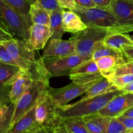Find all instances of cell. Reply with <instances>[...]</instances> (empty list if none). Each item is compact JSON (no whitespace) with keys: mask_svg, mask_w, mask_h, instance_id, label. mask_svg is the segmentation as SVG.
Returning a JSON list of instances; mask_svg holds the SVG:
<instances>
[{"mask_svg":"<svg viewBox=\"0 0 133 133\" xmlns=\"http://www.w3.org/2000/svg\"><path fill=\"white\" fill-rule=\"evenodd\" d=\"M81 18L87 26L108 29L112 34H126L133 31L132 27H121L116 18L107 7L95 6L85 8L76 5L72 10Z\"/></svg>","mask_w":133,"mask_h":133,"instance_id":"1","label":"cell"},{"mask_svg":"<svg viewBox=\"0 0 133 133\" xmlns=\"http://www.w3.org/2000/svg\"><path fill=\"white\" fill-rule=\"evenodd\" d=\"M121 93H123L121 90H116L84 100L80 99L73 103L66 104L60 108L58 116L61 118H68L96 114L112 98Z\"/></svg>","mask_w":133,"mask_h":133,"instance_id":"2","label":"cell"},{"mask_svg":"<svg viewBox=\"0 0 133 133\" xmlns=\"http://www.w3.org/2000/svg\"><path fill=\"white\" fill-rule=\"evenodd\" d=\"M112 34L106 29L87 26L83 31L70 38L74 44L76 53L82 57L91 58L94 51L102 43L107 35Z\"/></svg>","mask_w":133,"mask_h":133,"instance_id":"3","label":"cell"},{"mask_svg":"<svg viewBox=\"0 0 133 133\" xmlns=\"http://www.w3.org/2000/svg\"><path fill=\"white\" fill-rule=\"evenodd\" d=\"M49 79H34L31 87L15 103L10 129L21 117L37 103L43 94L50 87Z\"/></svg>","mask_w":133,"mask_h":133,"instance_id":"4","label":"cell"},{"mask_svg":"<svg viewBox=\"0 0 133 133\" xmlns=\"http://www.w3.org/2000/svg\"><path fill=\"white\" fill-rule=\"evenodd\" d=\"M7 51L22 70H29L38 62L36 51L32 49L27 40L14 37L2 42Z\"/></svg>","mask_w":133,"mask_h":133,"instance_id":"5","label":"cell"},{"mask_svg":"<svg viewBox=\"0 0 133 133\" xmlns=\"http://www.w3.org/2000/svg\"><path fill=\"white\" fill-rule=\"evenodd\" d=\"M59 109L53 102L48 89L46 90L37 103L35 109L37 122L48 131L57 127L62 123L61 118L58 116Z\"/></svg>","mask_w":133,"mask_h":133,"instance_id":"6","label":"cell"},{"mask_svg":"<svg viewBox=\"0 0 133 133\" xmlns=\"http://www.w3.org/2000/svg\"><path fill=\"white\" fill-rule=\"evenodd\" d=\"M44 66L51 77L69 75L74 68L89 58L82 57L77 53L58 58H43Z\"/></svg>","mask_w":133,"mask_h":133,"instance_id":"7","label":"cell"},{"mask_svg":"<svg viewBox=\"0 0 133 133\" xmlns=\"http://www.w3.org/2000/svg\"><path fill=\"white\" fill-rule=\"evenodd\" d=\"M0 16L11 29L15 37L27 41L29 26L23 17L4 0H0Z\"/></svg>","mask_w":133,"mask_h":133,"instance_id":"8","label":"cell"},{"mask_svg":"<svg viewBox=\"0 0 133 133\" xmlns=\"http://www.w3.org/2000/svg\"><path fill=\"white\" fill-rule=\"evenodd\" d=\"M94 83L95 82L80 84L72 82L69 84L62 88H53L50 87L48 90L56 106L61 108L69 103L76 97L84 94Z\"/></svg>","mask_w":133,"mask_h":133,"instance_id":"9","label":"cell"},{"mask_svg":"<svg viewBox=\"0 0 133 133\" xmlns=\"http://www.w3.org/2000/svg\"><path fill=\"white\" fill-rule=\"evenodd\" d=\"M69 76L73 83L83 84L96 82L104 75L98 68L96 62L89 58L74 68Z\"/></svg>","mask_w":133,"mask_h":133,"instance_id":"10","label":"cell"},{"mask_svg":"<svg viewBox=\"0 0 133 133\" xmlns=\"http://www.w3.org/2000/svg\"><path fill=\"white\" fill-rule=\"evenodd\" d=\"M133 106V93H121L112 98L99 114L108 118H117Z\"/></svg>","mask_w":133,"mask_h":133,"instance_id":"11","label":"cell"},{"mask_svg":"<svg viewBox=\"0 0 133 133\" xmlns=\"http://www.w3.org/2000/svg\"><path fill=\"white\" fill-rule=\"evenodd\" d=\"M121 27L133 26V1L113 0L108 6Z\"/></svg>","mask_w":133,"mask_h":133,"instance_id":"12","label":"cell"},{"mask_svg":"<svg viewBox=\"0 0 133 133\" xmlns=\"http://www.w3.org/2000/svg\"><path fill=\"white\" fill-rule=\"evenodd\" d=\"M34 79L36 77L29 70H21L10 87V103L15 104L31 87Z\"/></svg>","mask_w":133,"mask_h":133,"instance_id":"13","label":"cell"},{"mask_svg":"<svg viewBox=\"0 0 133 133\" xmlns=\"http://www.w3.org/2000/svg\"><path fill=\"white\" fill-rule=\"evenodd\" d=\"M76 49L71 40L50 38L43 53V58H58L74 54Z\"/></svg>","mask_w":133,"mask_h":133,"instance_id":"14","label":"cell"},{"mask_svg":"<svg viewBox=\"0 0 133 133\" xmlns=\"http://www.w3.org/2000/svg\"><path fill=\"white\" fill-rule=\"evenodd\" d=\"M52 35L50 27L33 23L29 29L27 42L34 50H40L45 47Z\"/></svg>","mask_w":133,"mask_h":133,"instance_id":"15","label":"cell"},{"mask_svg":"<svg viewBox=\"0 0 133 133\" xmlns=\"http://www.w3.org/2000/svg\"><path fill=\"white\" fill-rule=\"evenodd\" d=\"M36 105L33 107L9 130L8 133H34L42 127L35 118Z\"/></svg>","mask_w":133,"mask_h":133,"instance_id":"16","label":"cell"},{"mask_svg":"<svg viewBox=\"0 0 133 133\" xmlns=\"http://www.w3.org/2000/svg\"><path fill=\"white\" fill-rule=\"evenodd\" d=\"M62 23L64 32H70L74 35L87 27L80 17L72 10H63Z\"/></svg>","mask_w":133,"mask_h":133,"instance_id":"17","label":"cell"},{"mask_svg":"<svg viewBox=\"0 0 133 133\" xmlns=\"http://www.w3.org/2000/svg\"><path fill=\"white\" fill-rule=\"evenodd\" d=\"M119 90L113 83L108 78L103 77L94 83L88 88L86 93L84 94L80 100H84L90 97L99 96L103 94L108 93L111 91Z\"/></svg>","mask_w":133,"mask_h":133,"instance_id":"18","label":"cell"},{"mask_svg":"<svg viewBox=\"0 0 133 133\" xmlns=\"http://www.w3.org/2000/svg\"><path fill=\"white\" fill-rule=\"evenodd\" d=\"M82 118L89 133H104L111 119L99 113L85 116Z\"/></svg>","mask_w":133,"mask_h":133,"instance_id":"19","label":"cell"},{"mask_svg":"<svg viewBox=\"0 0 133 133\" xmlns=\"http://www.w3.org/2000/svg\"><path fill=\"white\" fill-rule=\"evenodd\" d=\"M29 15L32 24L35 23L50 27V12L38 1L30 5Z\"/></svg>","mask_w":133,"mask_h":133,"instance_id":"20","label":"cell"},{"mask_svg":"<svg viewBox=\"0 0 133 133\" xmlns=\"http://www.w3.org/2000/svg\"><path fill=\"white\" fill-rule=\"evenodd\" d=\"M21 70L17 66L0 62V89L5 86H11Z\"/></svg>","mask_w":133,"mask_h":133,"instance_id":"21","label":"cell"},{"mask_svg":"<svg viewBox=\"0 0 133 133\" xmlns=\"http://www.w3.org/2000/svg\"><path fill=\"white\" fill-rule=\"evenodd\" d=\"M63 8L56 9L50 12V28L52 31L51 38L61 39L64 33L63 29L62 23V12Z\"/></svg>","mask_w":133,"mask_h":133,"instance_id":"22","label":"cell"},{"mask_svg":"<svg viewBox=\"0 0 133 133\" xmlns=\"http://www.w3.org/2000/svg\"><path fill=\"white\" fill-rule=\"evenodd\" d=\"M104 45L110 48L121 51L122 47L125 45H133V43L126 34L116 33L107 35L103 40Z\"/></svg>","mask_w":133,"mask_h":133,"instance_id":"23","label":"cell"},{"mask_svg":"<svg viewBox=\"0 0 133 133\" xmlns=\"http://www.w3.org/2000/svg\"><path fill=\"white\" fill-rule=\"evenodd\" d=\"M126 61H127V59L125 57H117L110 56V57H101L96 60L95 62L98 66V68L102 74V75H104L114 69L118 65L121 64Z\"/></svg>","mask_w":133,"mask_h":133,"instance_id":"24","label":"cell"},{"mask_svg":"<svg viewBox=\"0 0 133 133\" xmlns=\"http://www.w3.org/2000/svg\"><path fill=\"white\" fill-rule=\"evenodd\" d=\"M62 123L70 133H89L82 117L61 118Z\"/></svg>","mask_w":133,"mask_h":133,"instance_id":"25","label":"cell"},{"mask_svg":"<svg viewBox=\"0 0 133 133\" xmlns=\"http://www.w3.org/2000/svg\"><path fill=\"white\" fill-rule=\"evenodd\" d=\"M4 1L23 17L29 27L32 25L29 15L31 5L27 0H4Z\"/></svg>","mask_w":133,"mask_h":133,"instance_id":"26","label":"cell"},{"mask_svg":"<svg viewBox=\"0 0 133 133\" xmlns=\"http://www.w3.org/2000/svg\"><path fill=\"white\" fill-rule=\"evenodd\" d=\"M110 56H113V57H125L122 51L118 50V49H114V48H110L109 46L104 45L103 43H102L96 49L93 51L91 58L96 61L99 58L104 57H110Z\"/></svg>","mask_w":133,"mask_h":133,"instance_id":"27","label":"cell"},{"mask_svg":"<svg viewBox=\"0 0 133 133\" xmlns=\"http://www.w3.org/2000/svg\"><path fill=\"white\" fill-rule=\"evenodd\" d=\"M128 74H133V61H126L124 63L116 66L114 69L103 75L106 78H110L112 77Z\"/></svg>","mask_w":133,"mask_h":133,"instance_id":"28","label":"cell"},{"mask_svg":"<svg viewBox=\"0 0 133 133\" xmlns=\"http://www.w3.org/2000/svg\"><path fill=\"white\" fill-rule=\"evenodd\" d=\"M14 106L15 104L10 103L6 114L0 120V133H6L10 129V122L14 112Z\"/></svg>","mask_w":133,"mask_h":133,"instance_id":"29","label":"cell"},{"mask_svg":"<svg viewBox=\"0 0 133 133\" xmlns=\"http://www.w3.org/2000/svg\"><path fill=\"white\" fill-rule=\"evenodd\" d=\"M129 132L117 118H112L110 120L104 133H127Z\"/></svg>","mask_w":133,"mask_h":133,"instance_id":"30","label":"cell"},{"mask_svg":"<svg viewBox=\"0 0 133 133\" xmlns=\"http://www.w3.org/2000/svg\"><path fill=\"white\" fill-rule=\"evenodd\" d=\"M14 37L15 36L11 29L0 16V43L7 41Z\"/></svg>","mask_w":133,"mask_h":133,"instance_id":"31","label":"cell"},{"mask_svg":"<svg viewBox=\"0 0 133 133\" xmlns=\"http://www.w3.org/2000/svg\"><path fill=\"white\" fill-rule=\"evenodd\" d=\"M108 79H109L113 83V84L116 86L119 89L121 90L125 86L132 83L133 74H128V75L112 77L108 78Z\"/></svg>","mask_w":133,"mask_h":133,"instance_id":"32","label":"cell"},{"mask_svg":"<svg viewBox=\"0 0 133 133\" xmlns=\"http://www.w3.org/2000/svg\"><path fill=\"white\" fill-rule=\"evenodd\" d=\"M0 62L18 66L17 64L16 63L15 61L12 58L9 52L7 51L6 48L4 47V45L1 43H0Z\"/></svg>","mask_w":133,"mask_h":133,"instance_id":"33","label":"cell"},{"mask_svg":"<svg viewBox=\"0 0 133 133\" xmlns=\"http://www.w3.org/2000/svg\"><path fill=\"white\" fill-rule=\"evenodd\" d=\"M37 1L49 12H50L52 10L61 8L57 0H37Z\"/></svg>","mask_w":133,"mask_h":133,"instance_id":"34","label":"cell"},{"mask_svg":"<svg viewBox=\"0 0 133 133\" xmlns=\"http://www.w3.org/2000/svg\"><path fill=\"white\" fill-rule=\"evenodd\" d=\"M59 5L63 9H68L72 10L76 6L74 0H57Z\"/></svg>","mask_w":133,"mask_h":133,"instance_id":"35","label":"cell"},{"mask_svg":"<svg viewBox=\"0 0 133 133\" xmlns=\"http://www.w3.org/2000/svg\"><path fill=\"white\" fill-rule=\"evenodd\" d=\"M117 118L128 131H130L133 129V118H128V117H125L123 116H119L117 117Z\"/></svg>","mask_w":133,"mask_h":133,"instance_id":"36","label":"cell"},{"mask_svg":"<svg viewBox=\"0 0 133 133\" xmlns=\"http://www.w3.org/2000/svg\"><path fill=\"white\" fill-rule=\"evenodd\" d=\"M121 51L127 61H133V45H125L122 47Z\"/></svg>","mask_w":133,"mask_h":133,"instance_id":"37","label":"cell"},{"mask_svg":"<svg viewBox=\"0 0 133 133\" xmlns=\"http://www.w3.org/2000/svg\"><path fill=\"white\" fill-rule=\"evenodd\" d=\"M76 5L85 8H91L96 6L93 0H74Z\"/></svg>","mask_w":133,"mask_h":133,"instance_id":"38","label":"cell"},{"mask_svg":"<svg viewBox=\"0 0 133 133\" xmlns=\"http://www.w3.org/2000/svg\"><path fill=\"white\" fill-rule=\"evenodd\" d=\"M48 133H70L66 130V129L65 128V126L63 125L62 123L57 127H54V128L50 130H48Z\"/></svg>","mask_w":133,"mask_h":133,"instance_id":"39","label":"cell"},{"mask_svg":"<svg viewBox=\"0 0 133 133\" xmlns=\"http://www.w3.org/2000/svg\"><path fill=\"white\" fill-rule=\"evenodd\" d=\"M113 0H93L96 6L101 7H108Z\"/></svg>","mask_w":133,"mask_h":133,"instance_id":"40","label":"cell"},{"mask_svg":"<svg viewBox=\"0 0 133 133\" xmlns=\"http://www.w3.org/2000/svg\"><path fill=\"white\" fill-rule=\"evenodd\" d=\"M123 93H132L133 92V82L125 86L124 88L121 89Z\"/></svg>","mask_w":133,"mask_h":133,"instance_id":"41","label":"cell"},{"mask_svg":"<svg viewBox=\"0 0 133 133\" xmlns=\"http://www.w3.org/2000/svg\"><path fill=\"white\" fill-rule=\"evenodd\" d=\"M121 116H123L125 117H128V118H133V106L129 108V109H127L126 111L124 112Z\"/></svg>","mask_w":133,"mask_h":133,"instance_id":"42","label":"cell"},{"mask_svg":"<svg viewBox=\"0 0 133 133\" xmlns=\"http://www.w3.org/2000/svg\"><path fill=\"white\" fill-rule=\"evenodd\" d=\"M9 105H5V106L0 107V120L3 118L4 116H5V114H6L7 111L8 110V108H9Z\"/></svg>","mask_w":133,"mask_h":133,"instance_id":"43","label":"cell"},{"mask_svg":"<svg viewBox=\"0 0 133 133\" xmlns=\"http://www.w3.org/2000/svg\"><path fill=\"white\" fill-rule=\"evenodd\" d=\"M34 133H48V131L44 127H42L41 129H40L38 130L37 131H36V132Z\"/></svg>","mask_w":133,"mask_h":133,"instance_id":"44","label":"cell"},{"mask_svg":"<svg viewBox=\"0 0 133 133\" xmlns=\"http://www.w3.org/2000/svg\"><path fill=\"white\" fill-rule=\"evenodd\" d=\"M27 1L29 3L30 5H31V4H33V3H35V2H37V0H27Z\"/></svg>","mask_w":133,"mask_h":133,"instance_id":"45","label":"cell"},{"mask_svg":"<svg viewBox=\"0 0 133 133\" xmlns=\"http://www.w3.org/2000/svg\"><path fill=\"white\" fill-rule=\"evenodd\" d=\"M128 35V36H129V38L130 39V40L132 41V42L133 43V35Z\"/></svg>","mask_w":133,"mask_h":133,"instance_id":"46","label":"cell"},{"mask_svg":"<svg viewBox=\"0 0 133 133\" xmlns=\"http://www.w3.org/2000/svg\"><path fill=\"white\" fill-rule=\"evenodd\" d=\"M127 133H133V129H132V130H131V131H129V132H128Z\"/></svg>","mask_w":133,"mask_h":133,"instance_id":"47","label":"cell"},{"mask_svg":"<svg viewBox=\"0 0 133 133\" xmlns=\"http://www.w3.org/2000/svg\"><path fill=\"white\" fill-rule=\"evenodd\" d=\"M6 133H8V132H6Z\"/></svg>","mask_w":133,"mask_h":133,"instance_id":"48","label":"cell"},{"mask_svg":"<svg viewBox=\"0 0 133 133\" xmlns=\"http://www.w3.org/2000/svg\"><path fill=\"white\" fill-rule=\"evenodd\" d=\"M132 93H133V92H132Z\"/></svg>","mask_w":133,"mask_h":133,"instance_id":"49","label":"cell"},{"mask_svg":"<svg viewBox=\"0 0 133 133\" xmlns=\"http://www.w3.org/2000/svg\"><path fill=\"white\" fill-rule=\"evenodd\" d=\"M132 1H133V0H132Z\"/></svg>","mask_w":133,"mask_h":133,"instance_id":"50","label":"cell"}]
</instances>
